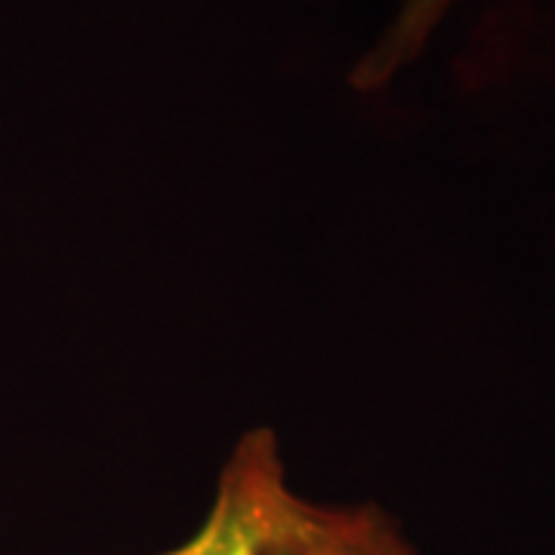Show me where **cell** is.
<instances>
[{
  "label": "cell",
  "mask_w": 555,
  "mask_h": 555,
  "mask_svg": "<svg viewBox=\"0 0 555 555\" xmlns=\"http://www.w3.org/2000/svg\"><path fill=\"white\" fill-rule=\"evenodd\" d=\"M451 3L454 0H404L396 22L352 72L358 90H377L396 78V72H401L408 62H414L426 40L433 38L441 16L451 10Z\"/></svg>",
  "instance_id": "obj_3"
},
{
  "label": "cell",
  "mask_w": 555,
  "mask_h": 555,
  "mask_svg": "<svg viewBox=\"0 0 555 555\" xmlns=\"http://www.w3.org/2000/svg\"><path fill=\"white\" fill-rule=\"evenodd\" d=\"M287 491L278 438L254 429L219 476L217 500L195 534L160 555H262L278 500Z\"/></svg>",
  "instance_id": "obj_1"
},
{
  "label": "cell",
  "mask_w": 555,
  "mask_h": 555,
  "mask_svg": "<svg viewBox=\"0 0 555 555\" xmlns=\"http://www.w3.org/2000/svg\"><path fill=\"white\" fill-rule=\"evenodd\" d=\"M262 555H416L379 506H324L281 494Z\"/></svg>",
  "instance_id": "obj_2"
}]
</instances>
